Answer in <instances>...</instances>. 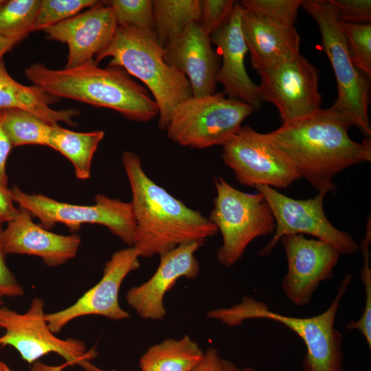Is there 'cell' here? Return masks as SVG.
I'll return each mask as SVG.
<instances>
[{
    "instance_id": "obj_20",
    "label": "cell",
    "mask_w": 371,
    "mask_h": 371,
    "mask_svg": "<svg viewBox=\"0 0 371 371\" xmlns=\"http://www.w3.org/2000/svg\"><path fill=\"white\" fill-rule=\"evenodd\" d=\"M243 8L236 2L230 19L221 29L210 36L222 56L217 80L223 87V94L243 101L258 109L262 103L256 85L245 67L248 51L242 30Z\"/></svg>"
},
{
    "instance_id": "obj_17",
    "label": "cell",
    "mask_w": 371,
    "mask_h": 371,
    "mask_svg": "<svg viewBox=\"0 0 371 371\" xmlns=\"http://www.w3.org/2000/svg\"><path fill=\"white\" fill-rule=\"evenodd\" d=\"M203 243L182 244L159 256L156 271L146 282L130 289L126 295L128 305L145 319L161 320L166 315V293L181 278L194 279L199 273L195 252Z\"/></svg>"
},
{
    "instance_id": "obj_40",
    "label": "cell",
    "mask_w": 371,
    "mask_h": 371,
    "mask_svg": "<svg viewBox=\"0 0 371 371\" xmlns=\"http://www.w3.org/2000/svg\"><path fill=\"white\" fill-rule=\"evenodd\" d=\"M19 41L14 39L6 38L0 35V60L3 55L10 51Z\"/></svg>"
},
{
    "instance_id": "obj_36",
    "label": "cell",
    "mask_w": 371,
    "mask_h": 371,
    "mask_svg": "<svg viewBox=\"0 0 371 371\" xmlns=\"http://www.w3.org/2000/svg\"><path fill=\"white\" fill-rule=\"evenodd\" d=\"M14 203L10 189L0 185V227L17 215L19 208L14 206Z\"/></svg>"
},
{
    "instance_id": "obj_14",
    "label": "cell",
    "mask_w": 371,
    "mask_h": 371,
    "mask_svg": "<svg viewBox=\"0 0 371 371\" xmlns=\"http://www.w3.org/2000/svg\"><path fill=\"white\" fill-rule=\"evenodd\" d=\"M139 254L133 247L114 252L103 268L99 282L72 305L57 312L45 313L50 330L56 334L72 320L87 315H100L113 320L129 317L119 303L122 282L139 266Z\"/></svg>"
},
{
    "instance_id": "obj_13",
    "label": "cell",
    "mask_w": 371,
    "mask_h": 371,
    "mask_svg": "<svg viewBox=\"0 0 371 371\" xmlns=\"http://www.w3.org/2000/svg\"><path fill=\"white\" fill-rule=\"evenodd\" d=\"M222 158L242 185L286 188L300 179L295 168L265 139L245 125L223 145Z\"/></svg>"
},
{
    "instance_id": "obj_32",
    "label": "cell",
    "mask_w": 371,
    "mask_h": 371,
    "mask_svg": "<svg viewBox=\"0 0 371 371\" xmlns=\"http://www.w3.org/2000/svg\"><path fill=\"white\" fill-rule=\"evenodd\" d=\"M236 3L234 0H200L199 23L210 36L227 23Z\"/></svg>"
},
{
    "instance_id": "obj_38",
    "label": "cell",
    "mask_w": 371,
    "mask_h": 371,
    "mask_svg": "<svg viewBox=\"0 0 371 371\" xmlns=\"http://www.w3.org/2000/svg\"><path fill=\"white\" fill-rule=\"evenodd\" d=\"M192 371H223V359L217 350L209 348L201 362Z\"/></svg>"
},
{
    "instance_id": "obj_8",
    "label": "cell",
    "mask_w": 371,
    "mask_h": 371,
    "mask_svg": "<svg viewBox=\"0 0 371 371\" xmlns=\"http://www.w3.org/2000/svg\"><path fill=\"white\" fill-rule=\"evenodd\" d=\"M44 301L34 297L25 313L0 306V346L13 347L23 360L30 364L53 352L64 359L68 366H78L85 371H108L92 363L98 352L88 350L80 339H60L50 330L44 311Z\"/></svg>"
},
{
    "instance_id": "obj_2",
    "label": "cell",
    "mask_w": 371,
    "mask_h": 371,
    "mask_svg": "<svg viewBox=\"0 0 371 371\" xmlns=\"http://www.w3.org/2000/svg\"><path fill=\"white\" fill-rule=\"evenodd\" d=\"M122 164L132 193L135 221L133 247L139 257L160 256L182 244L203 243L217 233L208 218L155 183L135 153L124 151Z\"/></svg>"
},
{
    "instance_id": "obj_9",
    "label": "cell",
    "mask_w": 371,
    "mask_h": 371,
    "mask_svg": "<svg viewBox=\"0 0 371 371\" xmlns=\"http://www.w3.org/2000/svg\"><path fill=\"white\" fill-rule=\"evenodd\" d=\"M255 109L223 93L194 97L180 104L166 130L172 142L196 149L223 146Z\"/></svg>"
},
{
    "instance_id": "obj_28",
    "label": "cell",
    "mask_w": 371,
    "mask_h": 371,
    "mask_svg": "<svg viewBox=\"0 0 371 371\" xmlns=\"http://www.w3.org/2000/svg\"><path fill=\"white\" fill-rule=\"evenodd\" d=\"M105 2L112 8L117 25L155 32L153 1L111 0Z\"/></svg>"
},
{
    "instance_id": "obj_44",
    "label": "cell",
    "mask_w": 371,
    "mask_h": 371,
    "mask_svg": "<svg viewBox=\"0 0 371 371\" xmlns=\"http://www.w3.org/2000/svg\"><path fill=\"white\" fill-rule=\"evenodd\" d=\"M1 305H3V301L1 300H0V306Z\"/></svg>"
},
{
    "instance_id": "obj_39",
    "label": "cell",
    "mask_w": 371,
    "mask_h": 371,
    "mask_svg": "<svg viewBox=\"0 0 371 371\" xmlns=\"http://www.w3.org/2000/svg\"><path fill=\"white\" fill-rule=\"evenodd\" d=\"M30 365V371H62L67 366H68L66 363L58 366H51L39 360Z\"/></svg>"
},
{
    "instance_id": "obj_35",
    "label": "cell",
    "mask_w": 371,
    "mask_h": 371,
    "mask_svg": "<svg viewBox=\"0 0 371 371\" xmlns=\"http://www.w3.org/2000/svg\"><path fill=\"white\" fill-rule=\"evenodd\" d=\"M2 229V227H0V300H1L3 297H21L24 293L23 286L6 264V253L1 239Z\"/></svg>"
},
{
    "instance_id": "obj_3",
    "label": "cell",
    "mask_w": 371,
    "mask_h": 371,
    "mask_svg": "<svg viewBox=\"0 0 371 371\" xmlns=\"http://www.w3.org/2000/svg\"><path fill=\"white\" fill-rule=\"evenodd\" d=\"M25 75L52 95L111 109L130 120L147 122L159 115L149 91L120 67L102 68L94 59L58 69L36 63L25 69Z\"/></svg>"
},
{
    "instance_id": "obj_34",
    "label": "cell",
    "mask_w": 371,
    "mask_h": 371,
    "mask_svg": "<svg viewBox=\"0 0 371 371\" xmlns=\"http://www.w3.org/2000/svg\"><path fill=\"white\" fill-rule=\"evenodd\" d=\"M339 21L352 23H370V0H330Z\"/></svg>"
},
{
    "instance_id": "obj_16",
    "label": "cell",
    "mask_w": 371,
    "mask_h": 371,
    "mask_svg": "<svg viewBox=\"0 0 371 371\" xmlns=\"http://www.w3.org/2000/svg\"><path fill=\"white\" fill-rule=\"evenodd\" d=\"M117 26L112 8L100 1L85 12L43 31L48 39L67 45L65 67H74L93 60L105 49L113 39Z\"/></svg>"
},
{
    "instance_id": "obj_29",
    "label": "cell",
    "mask_w": 371,
    "mask_h": 371,
    "mask_svg": "<svg viewBox=\"0 0 371 371\" xmlns=\"http://www.w3.org/2000/svg\"><path fill=\"white\" fill-rule=\"evenodd\" d=\"M355 67L370 78L371 76V25L352 23L339 21Z\"/></svg>"
},
{
    "instance_id": "obj_30",
    "label": "cell",
    "mask_w": 371,
    "mask_h": 371,
    "mask_svg": "<svg viewBox=\"0 0 371 371\" xmlns=\"http://www.w3.org/2000/svg\"><path fill=\"white\" fill-rule=\"evenodd\" d=\"M99 2L97 0H41L33 31H43Z\"/></svg>"
},
{
    "instance_id": "obj_41",
    "label": "cell",
    "mask_w": 371,
    "mask_h": 371,
    "mask_svg": "<svg viewBox=\"0 0 371 371\" xmlns=\"http://www.w3.org/2000/svg\"><path fill=\"white\" fill-rule=\"evenodd\" d=\"M223 371H256L251 367L240 368L233 362L223 359Z\"/></svg>"
},
{
    "instance_id": "obj_45",
    "label": "cell",
    "mask_w": 371,
    "mask_h": 371,
    "mask_svg": "<svg viewBox=\"0 0 371 371\" xmlns=\"http://www.w3.org/2000/svg\"><path fill=\"white\" fill-rule=\"evenodd\" d=\"M141 371H142V370H141Z\"/></svg>"
},
{
    "instance_id": "obj_1",
    "label": "cell",
    "mask_w": 371,
    "mask_h": 371,
    "mask_svg": "<svg viewBox=\"0 0 371 371\" xmlns=\"http://www.w3.org/2000/svg\"><path fill=\"white\" fill-rule=\"evenodd\" d=\"M352 124L330 109L284 124L268 133L267 142L318 192L333 191L334 177L346 168L371 161V141L351 139Z\"/></svg>"
},
{
    "instance_id": "obj_23",
    "label": "cell",
    "mask_w": 371,
    "mask_h": 371,
    "mask_svg": "<svg viewBox=\"0 0 371 371\" xmlns=\"http://www.w3.org/2000/svg\"><path fill=\"white\" fill-rule=\"evenodd\" d=\"M204 353L186 335L150 346L140 357L139 365L142 371H192L203 360Z\"/></svg>"
},
{
    "instance_id": "obj_31",
    "label": "cell",
    "mask_w": 371,
    "mask_h": 371,
    "mask_svg": "<svg viewBox=\"0 0 371 371\" xmlns=\"http://www.w3.org/2000/svg\"><path fill=\"white\" fill-rule=\"evenodd\" d=\"M303 0H243L245 10L289 27H294Z\"/></svg>"
},
{
    "instance_id": "obj_4",
    "label": "cell",
    "mask_w": 371,
    "mask_h": 371,
    "mask_svg": "<svg viewBox=\"0 0 371 371\" xmlns=\"http://www.w3.org/2000/svg\"><path fill=\"white\" fill-rule=\"evenodd\" d=\"M107 57L111 58L108 66L122 67L148 87L159 109L158 126L166 131L174 111L192 96V91L186 75L166 62L155 32L118 25L110 43L94 60L98 64Z\"/></svg>"
},
{
    "instance_id": "obj_42",
    "label": "cell",
    "mask_w": 371,
    "mask_h": 371,
    "mask_svg": "<svg viewBox=\"0 0 371 371\" xmlns=\"http://www.w3.org/2000/svg\"><path fill=\"white\" fill-rule=\"evenodd\" d=\"M0 371H12V370L5 363L0 361Z\"/></svg>"
},
{
    "instance_id": "obj_15",
    "label": "cell",
    "mask_w": 371,
    "mask_h": 371,
    "mask_svg": "<svg viewBox=\"0 0 371 371\" xmlns=\"http://www.w3.org/2000/svg\"><path fill=\"white\" fill-rule=\"evenodd\" d=\"M280 241L288 264L281 289L292 304L306 306L320 283L333 277L341 254L327 243L302 234H287Z\"/></svg>"
},
{
    "instance_id": "obj_24",
    "label": "cell",
    "mask_w": 371,
    "mask_h": 371,
    "mask_svg": "<svg viewBox=\"0 0 371 371\" xmlns=\"http://www.w3.org/2000/svg\"><path fill=\"white\" fill-rule=\"evenodd\" d=\"M104 137L102 130L82 133L54 126L49 147L61 153L71 161L78 179L90 178L94 153Z\"/></svg>"
},
{
    "instance_id": "obj_12",
    "label": "cell",
    "mask_w": 371,
    "mask_h": 371,
    "mask_svg": "<svg viewBox=\"0 0 371 371\" xmlns=\"http://www.w3.org/2000/svg\"><path fill=\"white\" fill-rule=\"evenodd\" d=\"M258 74L260 98L276 105L282 124L310 116L322 109L319 71L300 54Z\"/></svg>"
},
{
    "instance_id": "obj_43",
    "label": "cell",
    "mask_w": 371,
    "mask_h": 371,
    "mask_svg": "<svg viewBox=\"0 0 371 371\" xmlns=\"http://www.w3.org/2000/svg\"><path fill=\"white\" fill-rule=\"evenodd\" d=\"M3 0H0V5L3 3Z\"/></svg>"
},
{
    "instance_id": "obj_21",
    "label": "cell",
    "mask_w": 371,
    "mask_h": 371,
    "mask_svg": "<svg viewBox=\"0 0 371 371\" xmlns=\"http://www.w3.org/2000/svg\"><path fill=\"white\" fill-rule=\"evenodd\" d=\"M242 30L251 65L258 74L300 54V37L294 27L243 8Z\"/></svg>"
},
{
    "instance_id": "obj_25",
    "label": "cell",
    "mask_w": 371,
    "mask_h": 371,
    "mask_svg": "<svg viewBox=\"0 0 371 371\" xmlns=\"http://www.w3.org/2000/svg\"><path fill=\"white\" fill-rule=\"evenodd\" d=\"M155 34L159 44L166 47L193 22L200 18V0L153 1Z\"/></svg>"
},
{
    "instance_id": "obj_11",
    "label": "cell",
    "mask_w": 371,
    "mask_h": 371,
    "mask_svg": "<svg viewBox=\"0 0 371 371\" xmlns=\"http://www.w3.org/2000/svg\"><path fill=\"white\" fill-rule=\"evenodd\" d=\"M265 198L273 215L276 227L271 240L258 253L267 256L280 238L287 234H309L335 248L341 255H351L359 250V245L347 232L335 227L324 210L325 194L308 199L290 198L269 186L255 187Z\"/></svg>"
},
{
    "instance_id": "obj_26",
    "label": "cell",
    "mask_w": 371,
    "mask_h": 371,
    "mask_svg": "<svg viewBox=\"0 0 371 371\" xmlns=\"http://www.w3.org/2000/svg\"><path fill=\"white\" fill-rule=\"evenodd\" d=\"M1 124L12 147L34 144L49 146L55 126L21 109H0Z\"/></svg>"
},
{
    "instance_id": "obj_27",
    "label": "cell",
    "mask_w": 371,
    "mask_h": 371,
    "mask_svg": "<svg viewBox=\"0 0 371 371\" xmlns=\"http://www.w3.org/2000/svg\"><path fill=\"white\" fill-rule=\"evenodd\" d=\"M41 0H9L0 5V35L20 42L33 32Z\"/></svg>"
},
{
    "instance_id": "obj_19",
    "label": "cell",
    "mask_w": 371,
    "mask_h": 371,
    "mask_svg": "<svg viewBox=\"0 0 371 371\" xmlns=\"http://www.w3.org/2000/svg\"><path fill=\"white\" fill-rule=\"evenodd\" d=\"M164 49L166 62L183 73L188 79L192 96L215 93L221 60L211 46L210 36L199 22L189 24Z\"/></svg>"
},
{
    "instance_id": "obj_33",
    "label": "cell",
    "mask_w": 371,
    "mask_h": 371,
    "mask_svg": "<svg viewBox=\"0 0 371 371\" xmlns=\"http://www.w3.org/2000/svg\"><path fill=\"white\" fill-rule=\"evenodd\" d=\"M363 265L361 270V280L364 285L366 304L363 313L357 321H350L346 325L347 330H359L371 348V269L370 267V251L368 247L361 249Z\"/></svg>"
},
{
    "instance_id": "obj_37",
    "label": "cell",
    "mask_w": 371,
    "mask_h": 371,
    "mask_svg": "<svg viewBox=\"0 0 371 371\" xmlns=\"http://www.w3.org/2000/svg\"><path fill=\"white\" fill-rule=\"evenodd\" d=\"M12 148V146L2 126L0 111V185L7 188H9L6 163Z\"/></svg>"
},
{
    "instance_id": "obj_18",
    "label": "cell",
    "mask_w": 371,
    "mask_h": 371,
    "mask_svg": "<svg viewBox=\"0 0 371 371\" xmlns=\"http://www.w3.org/2000/svg\"><path fill=\"white\" fill-rule=\"evenodd\" d=\"M1 239L6 254L36 256L51 267L74 258L81 243L80 236L76 234H58L35 223L31 214L21 207L2 229Z\"/></svg>"
},
{
    "instance_id": "obj_22",
    "label": "cell",
    "mask_w": 371,
    "mask_h": 371,
    "mask_svg": "<svg viewBox=\"0 0 371 371\" xmlns=\"http://www.w3.org/2000/svg\"><path fill=\"white\" fill-rule=\"evenodd\" d=\"M59 99L36 85L26 86L16 82L7 71L3 60H0V109H21L53 125L64 122L71 126H76L73 118L79 115V111L51 108Z\"/></svg>"
},
{
    "instance_id": "obj_7",
    "label": "cell",
    "mask_w": 371,
    "mask_h": 371,
    "mask_svg": "<svg viewBox=\"0 0 371 371\" xmlns=\"http://www.w3.org/2000/svg\"><path fill=\"white\" fill-rule=\"evenodd\" d=\"M214 182L216 196L208 218L223 237L216 258L221 265L230 267L242 258L253 240L273 234L276 223L260 192H241L221 177Z\"/></svg>"
},
{
    "instance_id": "obj_5",
    "label": "cell",
    "mask_w": 371,
    "mask_h": 371,
    "mask_svg": "<svg viewBox=\"0 0 371 371\" xmlns=\"http://www.w3.org/2000/svg\"><path fill=\"white\" fill-rule=\"evenodd\" d=\"M352 279L351 274L345 276L331 304L315 316L295 317L282 315L271 311L264 302L245 295L238 304L208 311L207 317L230 327L251 319L280 322L299 335L306 345L303 371H344L343 336L334 324L341 298Z\"/></svg>"
},
{
    "instance_id": "obj_6",
    "label": "cell",
    "mask_w": 371,
    "mask_h": 371,
    "mask_svg": "<svg viewBox=\"0 0 371 371\" xmlns=\"http://www.w3.org/2000/svg\"><path fill=\"white\" fill-rule=\"evenodd\" d=\"M302 7L317 23L322 47L336 78L337 97L329 108L357 127L370 139L368 116L370 78L354 65L347 41L330 0H306Z\"/></svg>"
},
{
    "instance_id": "obj_10",
    "label": "cell",
    "mask_w": 371,
    "mask_h": 371,
    "mask_svg": "<svg viewBox=\"0 0 371 371\" xmlns=\"http://www.w3.org/2000/svg\"><path fill=\"white\" fill-rule=\"evenodd\" d=\"M10 192L19 207L27 210L47 229L61 223L76 232L84 224H98L107 227L128 247L133 245L135 221L131 202L98 194L93 205H82L60 202L42 194H28L17 186Z\"/></svg>"
}]
</instances>
